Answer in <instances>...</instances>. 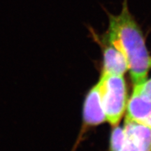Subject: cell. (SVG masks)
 Returning <instances> with one entry per match:
<instances>
[{"mask_svg":"<svg viewBox=\"0 0 151 151\" xmlns=\"http://www.w3.org/2000/svg\"><path fill=\"white\" fill-rule=\"evenodd\" d=\"M108 15L107 41L124 56L134 85L143 83L151 67V57L142 31L130 12L128 0H123L120 14Z\"/></svg>","mask_w":151,"mask_h":151,"instance_id":"6da1fadb","label":"cell"},{"mask_svg":"<svg viewBox=\"0 0 151 151\" xmlns=\"http://www.w3.org/2000/svg\"><path fill=\"white\" fill-rule=\"evenodd\" d=\"M98 83L106 121L117 126L127 104V90L123 76L102 73Z\"/></svg>","mask_w":151,"mask_h":151,"instance_id":"7a4b0ae2","label":"cell"},{"mask_svg":"<svg viewBox=\"0 0 151 151\" xmlns=\"http://www.w3.org/2000/svg\"><path fill=\"white\" fill-rule=\"evenodd\" d=\"M83 120L90 126L97 125L106 121L98 83L86 96L83 107Z\"/></svg>","mask_w":151,"mask_h":151,"instance_id":"3957f363","label":"cell"},{"mask_svg":"<svg viewBox=\"0 0 151 151\" xmlns=\"http://www.w3.org/2000/svg\"><path fill=\"white\" fill-rule=\"evenodd\" d=\"M126 117L151 127V100L134 89L127 104Z\"/></svg>","mask_w":151,"mask_h":151,"instance_id":"277c9868","label":"cell"},{"mask_svg":"<svg viewBox=\"0 0 151 151\" xmlns=\"http://www.w3.org/2000/svg\"><path fill=\"white\" fill-rule=\"evenodd\" d=\"M123 128L127 140L138 151H151V127L125 117Z\"/></svg>","mask_w":151,"mask_h":151,"instance_id":"5b68a950","label":"cell"},{"mask_svg":"<svg viewBox=\"0 0 151 151\" xmlns=\"http://www.w3.org/2000/svg\"><path fill=\"white\" fill-rule=\"evenodd\" d=\"M128 70L127 60L118 49L109 43L104 49L102 73L123 76Z\"/></svg>","mask_w":151,"mask_h":151,"instance_id":"8992f818","label":"cell"},{"mask_svg":"<svg viewBox=\"0 0 151 151\" xmlns=\"http://www.w3.org/2000/svg\"><path fill=\"white\" fill-rule=\"evenodd\" d=\"M125 139L124 128L121 127H115L111 132L109 151H120L124 145Z\"/></svg>","mask_w":151,"mask_h":151,"instance_id":"52a82bcc","label":"cell"},{"mask_svg":"<svg viewBox=\"0 0 151 151\" xmlns=\"http://www.w3.org/2000/svg\"><path fill=\"white\" fill-rule=\"evenodd\" d=\"M134 89L138 90L140 93L151 100V78L146 80L140 85L134 86Z\"/></svg>","mask_w":151,"mask_h":151,"instance_id":"ba28073f","label":"cell"}]
</instances>
